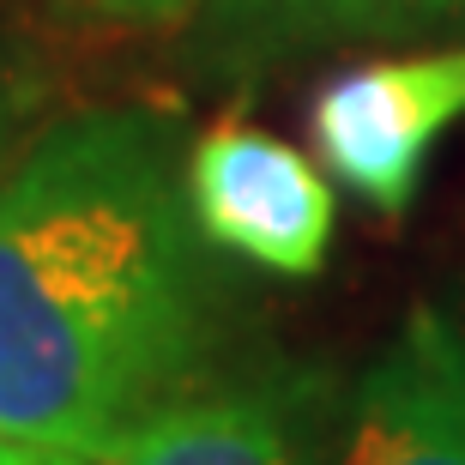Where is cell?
<instances>
[{
    "mask_svg": "<svg viewBox=\"0 0 465 465\" xmlns=\"http://www.w3.org/2000/svg\"><path fill=\"white\" fill-rule=\"evenodd\" d=\"M212 242L157 109H79L0 170V435L104 453L218 345Z\"/></svg>",
    "mask_w": 465,
    "mask_h": 465,
    "instance_id": "1",
    "label": "cell"
},
{
    "mask_svg": "<svg viewBox=\"0 0 465 465\" xmlns=\"http://www.w3.org/2000/svg\"><path fill=\"white\" fill-rule=\"evenodd\" d=\"M453 121H465V43L332 73L314 91L309 134L327 175L399 218Z\"/></svg>",
    "mask_w": 465,
    "mask_h": 465,
    "instance_id": "2",
    "label": "cell"
},
{
    "mask_svg": "<svg viewBox=\"0 0 465 465\" xmlns=\"http://www.w3.org/2000/svg\"><path fill=\"white\" fill-rule=\"evenodd\" d=\"M182 182H188L193 224L212 248L278 278H314L327 266L339 200L327 170L296 145L224 121L188 145Z\"/></svg>",
    "mask_w": 465,
    "mask_h": 465,
    "instance_id": "3",
    "label": "cell"
},
{
    "mask_svg": "<svg viewBox=\"0 0 465 465\" xmlns=\"http://www.w3.org/2000/svg\"><path fill=\"white\" fill-rule=\"evenodd\" d=\"M332 465H465V327L417 302L357 387Z\"/></svg>",
    "mask_w": 465,
    "mask_h": 465,
    "instance_id": "4",
    "label": "cell"
},
{
    "mask_svg": "<svg viewBox=\"0 0 465 465\" xmlns=\"http://www.w3.org/2000/svg\"><path fill=\"white\" fill-rule=\"evenodd\" d=\"M309 387L284 375L193 381L85 465H314Z\"/></svg>",
    "mask_w": 465,
    "mask_h": 465,
    "instance_id": "5",
    "label": "cell"
},
{
    "mask_svg": "<svg viewBox=\"0 0 465 465\" xmlns=\"http://www.w3.org/2000/svg\"><path fill=\"white\" fill-rule=\"evenodd\" d=\"M188 25L193 67L212 79H248L309 49L465 31V0H200Z\"/></svg>",
    "mask_w": 465,
    "mask_h": 465,
    "instance_id": "6",
    "label": "cell"
},
{
    "mask_svg": "<svg viewBox=\"0 0 465 465\" xmlns=\"http://www.w3.org/2000/svg\"><path fill=\"white\" fill-rule=\"evenodd\" d=\"M79 18H104V25H134V31H157V25H188L200 0H61Z\"/></svg>",
    "mask_w": 465,
    "mask_h": 465,
    "instance_id": "7",
    "label": "cell"
},
{
    "mask_svg": "<svg viewBox=\"0 0 465 465\" xmlns=\"http://www.w3.org/2000/svg\"><path fill=\"white\" fill-rule=\"evenodd\" d=\"M25 115H31V73H25V61H18V54L6 49V36H0V170H6L13 152H18Z\"/></svg>",
    "mask_w": 465,
    "mask_h": 465,
    "instance_id": "8",
    "label": "cell"
},
{
    "mask_svg": "<svg viewBox=\"0 0 465 465\" xmlns=\"http://www.w3.org/2000/svg\"><path fill=\"white\" fill-rule=\"evenodd\" d=\"M0 465H85L79 453H54V448H31V441H6L0 435Z\"/></svg>",
    "mask_w": 465,
    "mask_h": 465,
    "instance_id": "9",
    "label": "cell"
}]
</instances>
